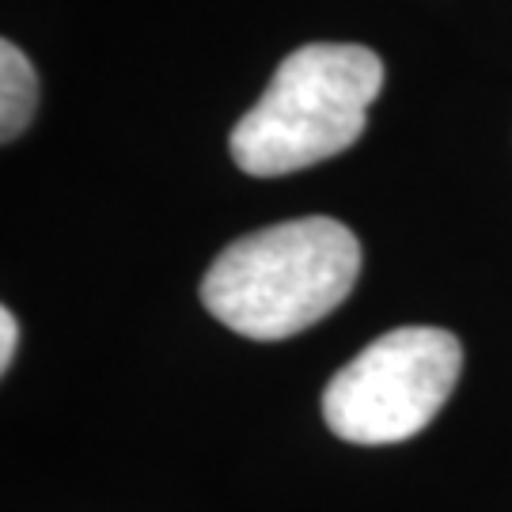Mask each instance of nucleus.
<instances>
[{"mask_svg":"<svg viewBox=\"0 0 512 512\" xmlns=\"http://www.w3.org/2000/svg\"><path fill=\"white\" fill-rule=\"evenodd\" d=\"M361 274V243L342 220L300 217L228 243L202 277L205 311L255 342H281L338 308Z\"/></svg>","mask_w":512,"mask_h":512,"instance_id":"obj_1","label":"nucleus"},{"mask_svg":"<svg viewBox=\"0 0 512 512\" xmlns=\"http://www.w3.org/2000/svg\"><path fill=\"white\" fill-rule=\"evenodd\" d=\"M384 88V61L357 42H311L277 65L258 103L236 122L228 148L255 179L293 175L346 152L365 133Z\"/></svg>","mask_w":512,"mask_h":512,"instance_id":"obj_2","label":"nucleus"},{"mask_svg":"<svg viewBox=\"0 0 512 512\" xmlns=\"http://www.w3.org/2000/svg\"><path fill=\"white\" fill-rule=\"evenodd\" d=\"M463 346L452 330L399 327L368 342L323 391V421L349 444L418 437L456 391Z\"/></svg>","mask_w":512,"mask_h":512,"instance_id":"obj_3","label":"nucleus"},{"mask_svg":"<svg viewBox=\"0 0 512 512\" xmlns=\"http://www.w3.org/2000/svg\"><path fill=\"white\" fill-rule=\"evenodd\" d=\"M38 110V76L12 38L0 42V137L16 141Z\"/></svg>","mask_w":512,"mask_h":512,"instance_id":"obj_4","label":"nucleus"},{"mask_svg":"<svg viewBox=\"0 0 512 512\" xmlns=\"http://www.w3.org/2000/svg\"><path fill=\"white\" fill-rule=\"evenodd\" d=\"M19 346V323L16 311L0 308V368H12V357H16Z\"/></svg>","mask_w":512,"mask_h":512,"instance_id":"obj_5","label":"nucleus"}]
</instances>
